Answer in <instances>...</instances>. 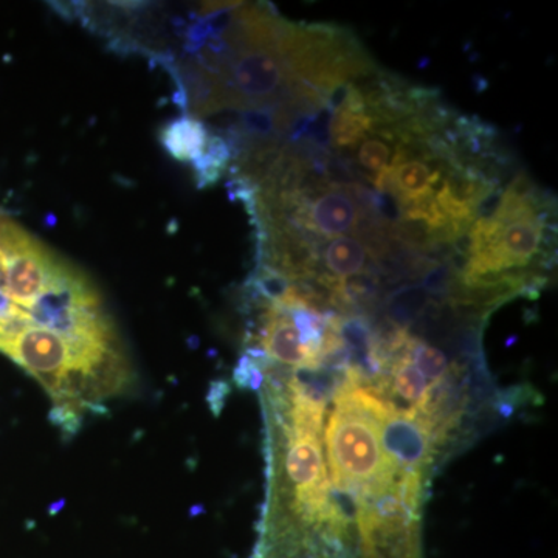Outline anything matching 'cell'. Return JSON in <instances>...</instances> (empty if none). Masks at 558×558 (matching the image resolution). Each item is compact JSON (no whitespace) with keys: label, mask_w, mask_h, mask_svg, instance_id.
<instances>
[{"label":"cell","mask_w":558,"mask_h":558,"mask_svg":"<svg viewBox=\"0 0 558 558\" xmlns=\"http://www.w3.org/2000/svg\"><path fill=\"white\" fill-rule=\"evenodd\" d=\"M326 449L333 486L357 499V508L398 488L403 472L385 453L379 424L339 391L326 428Z\"/></svg>","instance_id":"cell-1"},{"label":"cell","mask_w":558,"mask_h":558,"mask_svg":"<svg viewBox=\"0 0 558 558\" xmlns=\"http://www.w3.org/2000/svg\"><path fill=\"white\" fill-rule=\"evenodd\" d=\"M216 78L222 87L226 108H269L279 105L282 94H289L290 100L292 92L279 39L230 51Z\"/></svg>","instance_id":"cell-2"},{"label":"cell","mask_w":558,"mask_h":558,"mask_svg":"<svg viewBox=\"0 0 558 558\" xmlns=\"http://www.w3.org/2000/svg\"><path fill=\"white\" fill-rule=\"evenodd\" d=\"M379 436L385 453L395 461L400 472L421 473L424 476L440 438L438 429L427 417L414 410H398L395 405L380 422Z\"/></svg>","instance_id":"cell-3"},{"label":"cell","mask_w":558,"mask_h":558,"mask_svg":"<svg viewBox=\"0 0 558 558\" xmlns=\"http://www.w3.org/2000/svg\"><path fill=\"white\" fill-rule=\"evenodd\" d=\"M368 253V247L355 236H341L330 241L318 256V264L322 260L323 267L328 271L319 284L332 290L340 281L365 274Z\"/></svg>","instance_id":"cell-4"},{"label":"cell","mask_w":558,"mask_h":558,"mask_svg":"<svg viewBox=\"0 0 558 558\" xmlns=\"http://www.w3.org/2000/svg\"><path fill=\"white\" fill-rule=\"evenodd\" d=\"M209 132L201 120L183 116L165 124L160 131V143L172 159L193 163L199 159L207 146Z\"/></svg>","instance_id":"cell-5"},{"label":"cell","mask_w":558,"mask_h":558,"mask_svg":"<svg viewBox=\"0 0 558 558\" xmlns=\"http://www.w3.org/2000/svg\"><path fill=\"white\" fill-rule=\"evenodd\" d=\"M391 389L413 405L410 410H418L427 402L432 385L411 362L405 347L391 355Z\"/></svg>","instance_id":"cell-6"},{"label":"cell","mask_w":558,"mask_h":558,"mask_svg":"<svg viewBox=\"0 0 558 558\" xmlns=\"http://www.w3.org/2000/svg\"><path fill=\"white\" fill-rule=\"evenodd\" d=\"M376 121L365 112L340 108L333 110L330 117L329 135L330 143L337 149H352L368 138V134L376 130Z\"/></svg>","instance_id":"cell-7"},{"label":"cell","mask_w":558,"mask_h":558,"mask_svg":"<svg viewBox=\"0 0 558 558\" xmlns=\"http://www.w3.org/2000/svg\"><path fill=\"white\" fill-rule=\"evenodd\" d=\"M231 160H233V153L227 138L222 135L209 134L204 153L199 159L193 161L197 189H208L218 183L229 170Z\"/></svg>","instance_id":"cell-8"},{"label":"cell","mask_w":558,"mask_h":558,"mask_svg":"<svg viewBox=\"0 0 558 558\" xmlns=\"http://www.w3.org/2000/svg\"><path fill=\"white\" fill-rule=\"evenodd\" d=\"M405 349L411 362L424 374L425 379L432 380V385L442 384L447 377L451 376L449 360L438 348L410 336Z\"/></svg>","instance_id":"cell-9"},{"label":"cell","mask_w":558,"mask_h":558,"mask_svg":"<svg viewBox=\"0 0 558 558\" xmlns=\"http://www.w3.org/2000/svg\"><path fill=\"white\" fill-rule=\"evenodd\" d=\"M371 134H376V132H371ZM389 157H391V148H389L387 140L379 135L363 140L359 149L360 167L371 172L373 180L388 167Z\"/></svg>","instance_id":"cell-10"}]
</instances>
